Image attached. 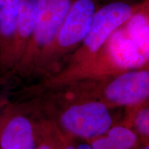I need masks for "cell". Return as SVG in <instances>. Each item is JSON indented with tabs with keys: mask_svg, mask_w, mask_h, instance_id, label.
<instances>
[{
	"mask_svg": "<svg viewBox=\"0 0 149 149\" xmlns=\"http://www.w3.org/2000/svg\"><path fill=\"white\" fill-rule=\"evenodd\" d=\"M148 57L130 40L122 26L95 55L76 64L61 67L27 91L36 94L76 83L99 81L128 70L148 68Z\"/></svg>",
	"mask_w": 149,
	"mask_h": 149,
	"instance_id": "cell-1",
	"label": "cell"
},
{
	"mask_svg": "<svg viewBox=\"0 0 149 149\" xmlns=\"http://www.w3.org/2000/svg\"><path fill=\"white\" fill-rule=\"evenodd\" d=\"M100 6V0H72L55 38L41 56L34 76L46 77L64 66L84 40Z\"/></svg>",
	"mask_w": 149,
	"mask_h": 149,
	"instance_id": "cell-2",
	"label": "cell"
},
{
	"mask_svg": "<svg viewBox=\"0 0 149 149\" xmlns=\"http://www.w3.org/2000/svg\"><path fill=\"white\" fill-rule=\"evenodd\" d=\"M69 86L77 97L99 100L109 109L131 107L148 100L149 69L128 70L107 79Z\"/></svg>",
	"mask_w": 149,
	"mask_h": 149,
	"instance_id": "cell-3",
	"label": "cell"
},
{
	"mask_svg": "<svg viewBox=\"0 0 149 149\" xmlns=\"http://www.w3.org/2000/svg\"><path fill=\"white\" fill-rule=\"evenodd\" d=\"M72 0H37L34 28L21 58L6 79L34 76L41 56L47 48L64 21Z\"/></svg>",
	"mask_w": 149,
	"mask_h": 149,
	"instance_id": "cell-4",
	"label": "cell"
},
{
	"mask_svg": "<svg viewBox=\"0 0 149 149\" xmlns=\"http://www.w3.org/2000/svg\"><path fill=\"white\" fill-rule=\"evenodd\" d=\"M57 95V94H55ZM62 107L57 112L55 122L67 135L86 141L100 137L113 126V120L109 107L93 99L68 98L57 96Z\"/></svg>",
	"mask_w": 149,
	"mask_h": 149,
	"instance_id": "cell-5",
	"label": "cell"
},
{
	"mask_svg": "<svg viewBox=\"0 0 149 149\" xmlns=\"http://www.w3.org/2000/svg\"><path fill=\"white\" fill-rule=\"evenodd\" d=\"M38 112L35 100H12L0 96L1 149H36Z\"/></svg>",
	"mask_w": 149,
	"mask_h": 149,
	"instance_id": "cell-6",
	"label": "cell"
},
{
	"mask_svg": "<svg viewBox=\"0 0 149 149\" xmlns=\"http://www.w3.org/2000/svg\"><path fill=\"white\" fill-rule=\"evenodd\" d=\"M141 3L117 0L100 6L84 40L63 66L76 64L95 55L110 36L127 21Z\"/></svg>",
	"mask_w": 149,
	"mask_h": 149,
	"instance_id": "cell-7",
	"label": "cell"
},
{
	"mask_svg": "<svg viewBox=\"0 0 149 149\" xmlns=\"http://www.w3.org/2000/svg\"><path fill=\"white\" fill-rule=\"evenodd\" d=\"M21 0H0V75L5 79L12 69L11 52Z\"/></svg>",
	"mask_w": 149,
	"mask_h": 149,
	"instance_id": "cell-8",
	"label": "cell"
},
{
	"mask_svg": "<svg viewBox=\"0 0 149 149\" xmlns=\"http://www.w3.org/2000/svg\"><path fill=\"white\" fill-rule=\"evenodd\" d=\"M37 8V0H21L11 52L12 69L10 72L21 58L32 34L36 19Z\"/></svg>",
	"mask_w": 149,
	"mask_h": 149,
	"instance_id": "cell-9",
	"label": "cell"
},
{
	"mask_svg": "<svg viewBox=\"0 0 149 149\" xmlns=\"http://www.w3.org/2000/svg\"><path fill=\"white\" fill-rule=\"evenodd\" d=\"M126 34L149 58V1H141L140 6L122 25Z\"/></svg>",
	"mask_w": 149,
	"mask_h": 149,
	"instance_id": "cell-10",
	"label": "cell"
},
{
	"mask_svg": "<svg viewBox=\"0 0 149 149\" xmlns=\"http://www.w3.org/2000/svg\"><path fill=\"white\" fill-rule=\"evenodd\" d=\"M139 137L135 131L121 124L111 126L104 135L89 141L91 149H134Z\"/></svg>",
	"mask_w": 149,
	"mask_h": 149,
	"instance_id": "cell-11",
	"label": "cell"
},
{
	"mask_svg": "<svg viewBox=\"0 0 149 149\" xmlns=\"http://www.w3.org/2000/svg\"><path fill=\"white\" fill-rule=\"evenodd\" d=\"M126 120L123 125L131 128L141 139V144H148L149 106L148 101L128 107Z\"/></svg>",
	"mask_w": 149,
	"mask_h": 149,
	"instance_id": "cell-12",
	"label": "cell"
},
{
	"mask_svg": "<svg viewBox=\"0 0 149 149\" xmlns=\"http://www.w3.org/2000/svg\"><path fill=\"white\" fill-rule=\"evenodd\" d=\"M64 132L52 120H41L36 149H61Z\"/></svg>",
	"mask_w": 149,
	"mask_h": 149,
	"instance_id": "cell-13",
	"label": "cell"
},
{
	"mask_svg": "<svg viewBox=\"0 0 149 149\" xmlns=\"http://www.w3.org/2000/svg\"><path fill=\"white\" fill-rule=\"evenodd\" d=\"M74 137L64 133L62 141H61V149H91L89 142H85L77 144L74 141Z\"/></svg>",
	"mask_w": 149,
	"mask_h": 149,
	"instance_id": "cell-14",
	"label": "cell"
},
{
	"mask_svg": "<svg viewBox=\"0 0 149 149\" xmlns=\"http://www.w3.org/2000/svg\"><path fill=\"white\" fill-rule=\"evenodd\" d=\"M134 149H149V144H141L140 146H137Z\"/></svg>",
	"mask_w": 149,
	"mask_h": 149,
	"instance_id": "cell-15",
	"label": "cell"
},
{
	"mask_svg": "<svg viewBox=\"0 0 149 149\" xmlns=\"http://www.w3.org/2000/svg\"><path fill=\"white\" fill-rule=\"evenodd\" d=\"M143 1H145V0H143Z\"/></svg>",
	"mask_w": 149,
	"mask_h": 149,
	"instance_id": "cell-16",
	"label": "cell"
},
{
	"mask_svg": "<svg viewBox=\"0 0 149 149\" xmlns=\"http://www.w3.org/2000/svg\"><path fill=\"white\" fill-rule=\"evenodd\" d=\"M0 149H1V148H0Z\"/></svg>",
	"mask_w": 149,
	"mask_h": 149,
	"instance_id": "cell-17",
	"label": "cell"
}]
</instances>
